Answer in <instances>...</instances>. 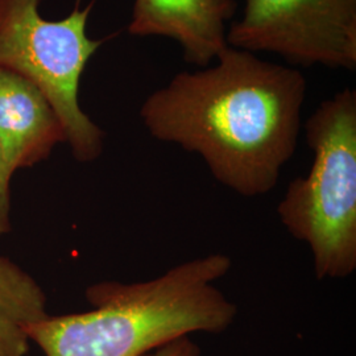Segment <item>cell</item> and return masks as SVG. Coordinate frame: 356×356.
Segmentation results:
<instances>
[{"instance_id":"cell-1","label":"cell","mask_w":356,"mask_h":356,"mask_svg":"<svg viewBox=\"0 0 356 356\" xmlns=\"http://www.w3.org/2000/svg\"><path fill=\"white\" fill-rule=\"evenodd\" d=\"M211 64L149 94L141 122L153 139L197 153L229 191L266 195L296 152L305 76L229 45Z\"/></svg>"},{"instance_id":"cell-7","label":"cell","mask_w":356,"mask_h":356,"mask_svg":"<svg viewBox=\"0 0 356 356\" xmlns=\"http://www.w3.org/2000/svg\"><path fill=\"white\" fill-rule=\"evenodd\" d=\"M64 141L63 124L44 92L26 76L0 67V144L13 173L47 160Z\"/></svg>"},{"instance_id":"cell-9","label":"cell","mask_w":356,"mask_h":356,"mask_svg":"<svg viewBox=\"0 0 356 356\" xmlns=\"http://www.w3.org/2000/svg\"><path fill=\"white\" fill-rule=\"evenodd\" d=\"M13 170L4 159L3 148L0 144V235L10 232L11 229V178Z\"/></svg>"},{"instance_id":"cell-6","label":"cell","mask_w":356,"mask_h":356,"mask_svg":"<svg viewBox=\"0 0 356 356\" xmlns=\"http://www.w3.org/2000/svg\"><path fill=\"white\" fill-rule=\"evenodd\" d=\"M235 0H135L128 33L172 38L188 64H211L227 44Z\"/></svg>"},{"instance_id":"cell-2","label":"cell","mask_w":356,"mask_h":356,"mask_svg":"<svg viewBox=\"0 0 356 356\" xmlns=\"http://www.w3.org/2000/svg\"><path fill=\"white\" fill-rule=\"evenodd\" d=\"M232 267L210 254L135 284L101 282L86 289L92 310L45 318L26 329L45 356H140L193 332L227 330L238 307L216 286Z\"/></svg>"},{"instance_id":"cell-10","label":"cell","mask_w":356,"mask_h":356,"mask_svg":"<svg viewBox=\"0 0 356 356\" xmlns=\"http://www.w3.org/2000/svg\"><path fill=\"white\" fill-rule=\"evenodd\" d=\"M201 348L194 343L189 335L179 337L170 342L157 346L140 356H200Z\"/></svg>"},{"instance_id":"cell-8","label":"cell","mask_w":356,"mask_h":356,"mask_svg":"<svg viewBox=\"0 0 356 356\" xmlns=\"http://www.w3.org/2000/svg\"><path fill=\"white\" fill-rule=\"evenodd\" d=\"M38 282L7 257H0V356H26V329L48 316Z\"/></svg>"},{"instance_id":"cell-4","label":"cell","mask_w":356,"mask_h":356,"mask_svg":"<svg viewBox=\"0 0 356 356\" xmlns=\"http://www.w3.org/2000/svg\"><path fill=\"white\" fill-rule=\"evenodd\" d=\"M40 0H0V67L26 76L44 92L58 116L76 161L97 160L103 132L79 106V83L103 40L88 36L91 13L76 0L61 20H47Z\"/></svg>"},{"instance_id":"cell-5","label":"cell","mask_w":356,"mask_h":356,"mask_svg":"<svg viewBox=\"0 0 356 356\" xmlns=\"http://www.w3.org/2000/svg\"><path fill=\"white\" fill-rule=\"evenodd\" d=\"M227 44L291 65L355 70L356 0H245Z\"/></svg>"},{"instance_id":"cell-3","label":"cell","mask_w":356,"mask_h":356,"mask_svg":"<svg viewBox=\"0 0 356 356\" xmlns=\"http://www.w3.org/2000/svg\"><path fill=\"white\" fill-rule=\"evenodd\" d=\"M313 164L294 178L277 207L282 226L313 254L318 280L356 269V91H338L305 123Z\"/></svg>"}]
</instances>
